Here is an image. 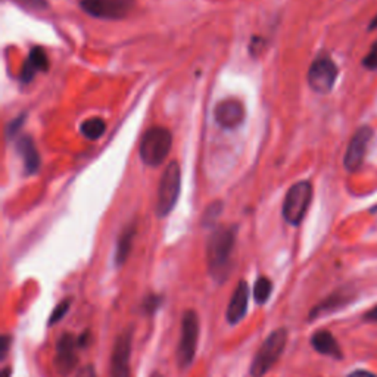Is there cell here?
<instances>
[{"instance_id": "6da1fadb", "label": "cell", "mask_w": 377, "mask_h": 377, "mask_svg": "<svg viewBox=\"0 0 377 377\" xmlns=\"http://www.w3.org/2000/svg\"><path fill=\"white\" fill-rule=\"evenodd\" d=\"M236 243L235 227L215 229L206 242V262L211 277L223 283L229 278L232 270V255Z\"/></svg>"}, {"instance_id": "7a4b0ae2", "label": "cell", "mask_w": 377, "mask_h": 377, "mask_svg": "<svg viewBox=\"0 0 377 377\" xmlns=\"http://www.w3.org/2000/svg\"><path fill=\"white\" fill-rule=\"evenodd\" d=\"M288 337L289 334L285 327L276 329L267 336V339L262 342L252 361L251 366L252 377H264L270 371V368L280 360L281 354L285 352L288 345Z\"/></svg>"}, {"instance_id": "3957f363", "label": "cell", "mask_w": 377, "mask_h": 377, "mask_svg": "<svg viewBox=\"0 0 377 377\" xmlns=\"http://www.w3.org/2000/svg\"><path fill=\"white\" fill-rule=\"evenodd\" d=\"M171 131L165 127H152L140 142V158L149 167H159L171 152Z\"/></svg>"}, {"instance_id": "277c9868", "label": "cell", "mask_w": 377, "mask_h": 377, "mask_svg": "<svg viewBox=\"0 0 377 377\" xmlns=\"http://www.w3.org/2000/svg\"><path fill=\"white\" fill-rule=\"evenodd\" d=\"M199 339V315L195 310H186L181 317L180 341L176 351V360L181 370L192 366Z\"/></svg>"}, {"instance_id": "5b68a950", "label": "cell", "mask_w": 377, "mask_h": 377, "mask_svg": "<svg viewBox=\"0 0 377 377\" xmlns=\"http://www.w3.org/2000/svg\"><path fill=\"white\" fill-rule=\"evenodd\" d=\"M313 201V184L307 180L295 183L283 201L281 215L291 225H299L304 221Z\"/></svg>"}, {"instance_id": "8992f818", "label": "cell", "mask_w": 377, "mask_h": 377, "mask_svg": "<svg viewBox=\"0 0 377 377\" xmlns=\"http://www.w3.org/2000/svg\"><path fill=\"white\" fill-rule=\"evenodd\" d=\"M181 191V169L177 161H171L165 171L162 173L159 187H158V199H157V215L159 218L167 217L174 210Z\"/></svg>"}, {"instance_id": "52a82bcc", "label": "cell", "mask_w": 377, "mask_h": 377, "mask_svg": "<svg viewBox=\"0 0 377 377\" xmlns=\"http://www.w3.org/2000/svg\"><path fill=\"white\" fill-rule=\"evenodd\" d=\"M337 65L333 62L332 58L329 56H320L317 58L307 74V81L308 86L320 94H327L332 91L334 87V83L337 80Z\"/></svg>"}, {"instance_id": "ba28073f", "label": "cell", "mask_w": 377, "mask_h": 377, "mask_svg": "<svg viewBox=\"0 0 377 377\" xmlns=\"http://www.w3.org/2000/svg\"><path fill=\"white\" fill-rule=\"evenodd\" d=\"M135 327H125L116 339L114 348L111 355V377H130V358L131 347H133Z\"/></svg>"}, {"instance_id": "9c48e42d", "label": "cell", "mask_w": 377, "mask_h": 377, "mask_svg": "<svg viewBox=\"0 0 377 377\" xmlns=\"http://www.w3.org/2000/svg\"><path fill=\"white\" fill-rule=\"evenodd\" d=\"M80 6L99 20H123L133 9L135 0H81Z\"/></svg>"}, {"instance_id": "30bf717a", "label": "cell", "mask_w": 377, "mask_h": 377, "mask_svg": "<svg viewBox=\"0 0 377 377\" xmlns=\"http://www.w3.org/2000/svg\"><path fill=\"white\" fill-rule=\"evenodd\" d=\"M371 139H373V128L370 125H363L355 131L348 143L347 152L344 157V167L347 171L355 173L358 168H361Z\"/></svg>"}, {"instance_id": "8fae6325", "label": "cell", "mask_w": 377, "mask_h": 377, "mask_svg": "<svg viewBox=\"0 0 377 377\" xmlns=\"http://www.w3.org/2000/svg\"><path fill=\"white\" fill-rule=\"evenodd\" d=\"M79 339L71 333H64L56 344L55 368L62 377H67L79 364Z\"/></svg>"}, {"instance_id": "7c38bea8", "label": "cell", "mask_w": 377, "mask_h": 377, "mask_svg": "<svg viewBox=\"0 0 377 377\" xmlns=\"http://www.w3.org/2000/svg\"><path fill=\"white\" fill-rule=\"evenodd\" d=\"M247 117L244 106L237 99H225L217 103L214 109V118L217 124L225 130H233L239 127Z\"/></svg>"}, {"instance_id": "4fadbf2b", "label": "cell", "mask_w": 377, "mask_h": 377, "mask_svg": "<svg viewBox=\"0 0 377 377\" xmlns=\"http://www.w3.org/2000/svg\"><path fill=\"white\" fill-rule=\"evenodd\" d=\"M354 298H355V292L351 288L347 286V288L337 289V291L332 292L326 299H323L322 303L317 304L310 311L308 320H310V322H313V320H317L318 317L327 315V314H332V313H334L337 310H341V308L347 307L349 303H352Z\"/></svg>"}, {"instance_id": "5bb4252c", "label": "cell", "mask_w": 377, "mask_h": 377, "mask_svg": "<svg viewBox=\"0 0 377 377\" xmlns=\"http://www.w3.org/2000/svg\"><path fill=\"white\" fill-rule=\"evenodd\" d=\"M248 303H249V286L244 280H240L232 295L227 311H225V318L229 325L236 326L244 318L248 313Z\"/></svg>"}, {"instance_id": "9a60e30c", "label": "cell", "mask_w": 377, "mask_h": 377, "mask_svg": "<svg viewBox=\"0 0 377 377\" xmlns=\"http://www.w3.org/2000/svg\"><path fill=\"white\" fill-rule=\"evenodd\" d=\"M311 347L322 355L330 356L333 360H342L344 354L341 347H339L336 337L329 330H317L311 336Z\"/></svg>"}, {"instance_id": "2e32d148", "label": "cell", "mask_w": 377, "mask_h": 377, "mask_svg": "<svg viewBox=\"0 0 377 377\" xmlns=\"http://www.w3.org/2000/svg\"><path fill=\"white\" fill-rule=\"evenodd\" d=\"M49 69V60L43 47L35 46L31 49L28 58L23 67L21 72V81L30 83L35 77L37 72H46Z\"/></svg>"}, {"instance_id": "e0dca14e", "label": "cell", "mask_w": 377, "mask_h": 377, "mask_svg": "<svg viewBox=\"0 0 377 377\" xmlns=\"http://www.w3.org/2000/svg\"><path fill=\"white\" fill-rule=\"evenodd\" d=\"M16 150H18V154L23 157L27 174H34L39 171L40 155H39V150H37L34 145V140L30 136H23L20 140H18Z\"/></svg>"}, {"instance_id": "ac0fdd59", "label": "cell", "mask_w": 377, "mask_h": 377, "mask_svg": "<svg viewBox=\"0 0 377 377\" xmlns=\"http://www.w3.org/2000/svg\"><path fill=\"white\" fill-rule=\"evenodd\" d=\"M135 237H136V224L131 223L121 232L117 240V249H116V257H114L117 267H123L125 264L131 252V248H133Z\"/></svg>"}, {"instance_id": "d6986e66", "label": "cell", "mask_w": 377, "mask_h": 377, "mask_svg": "<svg viewBox=\"0 0 377 377\" xmlns=\"http://www.w3.org/2000/svg\"><path fill=\"white\" fill-rule=\"evenodd\" d=\"M81 133L86 139L89 140H98L103 136V133L106 131V124L102 118L99 117H93L89 118L86 121H83L81 124Z\"/></svg>"}, {"instance_id": "ffe728a7", "label": "cell", "mask_w": 377, "mask_h": 377, "mask_svg": "<svg viewBox=\"0 0 377 377\" xmlns=\"http://www.w3.org/2000/svg\"><path fill=\"white\" fill-rule=\"evenodd\" d=\"M271 293H273V281L266 276H259L254 286V299L257 305H266Z\"/></svg>"}, {"instance_id": "44dd1931", "label": "cell", "mask_w": 377, "mask_h": 377, "mask_svg": "<svg viewBox=\"0 0 377 377\" xmlns=\"http://www.w3.org/2000/svg\"><path fill=\"white\" fill-rule=\"evenodd\" d=\"M223 208H224V203L221 201H215L213 203L208 205V208L205 210L203 215H202V225L203 227H214L217 220L220 218L221 213H223Z\"/></svg>"}, {"instance_id": "7402d4cb", "label": "cell", "mask_w": 377, "mask_h": 377, "mask_svg": "<svg viewBox=\"0 0 377 377\" xmlns=\"http://www.w3.org/2000/svg\"><path fill=\"white\" fill-rule=\"evenodd\" d=\"M71 304H72V299H71V298H65V299L61 300V303H60L58 305L55 307V310H53L52 314H50L49 323H47L49 327H52V326H55L56 323H60V322H61V320L68 314V311H69V308H71Z\"/></svg>"}, {"instance_id": "603a6c76", "label": "cell", "mask_w": 377, "mask_h": 377, "mask_svg": "<svg viewBox=\"0 0 377 377\" xmlns=\"http://www.w3.org/2000/svg\"><path fill=\"white\" fill-rule=\"evenodd\" d=\"M164 303V298L161 295H157V293H149L142 303V311L143 314L146 315H154L162 305Z\"/></svg>"}, {"instance_id": "cb8c5ba5", "label": "cell", "mask_w": 377, "mask_h": 377, "mask_svg": "<svg viewBox=\"0 0 377 377\" xmlns=\"http://www.w3.org/2000/svg\"><path fill=\"white\" fill-rule=\"evenodd\" d=\"M363 65L364 68L371 69V71L377 69V42L371 46L370 52L366 55V58L363 60Z\"/></svg>"}, {"instance_id": "d4e9b609", "label": "cell", "mask_w": 377, "mask_h": 377, "mask_svg": "<svg viewBox=\"0 0 377 377\" xmlns=\"http://www.w3.org/2000/svg\"><path fill=\"white\" fill-rule=\"evenodd\" d=\"M26 118H27L26 114H23V116H20L18 118H15L13 121H11L9 125H8V128H6V136H8V137H13V136L18 133V131L21 130V127H23Z\"/></svg>"}, {"instance_id": "484cf974", "label": "cell", "mask_w": 377, "mask_h": 377, "mask_svg": "<svg viewBox=\"0 0 377 377\" xmlns=\"http://www.w3.org/2000/svg\"><path fill=\"white\" fill-rule=\"evenodd\" d=\"M18 4L23 5L24 8H30L34 11H40L47 8V0H16Z\"/></svg>"}, {"instance_id": "4316f807", "label": "cell", "mask_w": 377, "mask_h": 377, "mask_svg": "<svg viewBox=\"0 0 377 377\" xmlns=\"http://www.w3.org/2000/svg\"><path fill=\"white\" fill-rule=\"evenodd\" d=\"M75 377H98L96 374V368H94L93 364H87L84 367H81L77 374H75Z\"/></svg>"}, {"instance_id": "83f0119b", "label": "cell", "mask_w": 377, "mask_h": 377, "mask_svg": "<svg viewBox=\"0 0 377 377\" xmlns=\"http://www.w3.org/2000/svg\"><path fill=\"white\" fill-rule=\"evenodd\" d=\"M364 322H367V323H377V304L364 314Z\"/></svg>"}, {"instance_id": "f1b7e54d", "label": "cell", "mask_w": 377, "mask_h": 377, "mask_svg": "<svg viewBox=\"0 0 377 377\" xmlns=\"http://www.w3.org/2000/svg\"><path fill=\"white\" fill-rule=\"evenodd\" d=\"M348 377H377L374 373L367 371V370H355L348 374Z\"/></svg>"}, {"instance_id": "f546056e", "label": "cell", "mask_w": 377, "mask_h": 377, "mask_svg": "<svg viewBox=\"0 0 377 377\" xmlns=\"http://www.w3.org/2000/svg\"><path fill=\"white\" fill-rule=\"evenodd\" d=\"M9 345H11V337L9 336H4L2 337V351H0V354H2V358L6 356Z\"/></svg>"}, {"instance_id": "4dcf8cb0", "label": "cell", "mask_w": 377, "mask_h": 377, "mask_svg": "<svg viewBox=\"0 0 377 377\" xmlns=\"http://www.w3.org/2000/svg\"><path fill=\"white\" fill-rule=\"evenodd\" d=\"M377 28V15L373 18V21L370 23V26H368V30L371 31V30H376Z\"/></svg>"}, {"instance_id": "1f68e13d", "label": "cell", "mask_w": 377, "mask_h": 377, "mask_svg": "<svg viewBox=\"0 0 377 377\" xmlns=\"http://www.w3.org/2000/svg\"><path fill=\"white\" fill-rule=\"evenodd\" d=\"M149 377H165V376H164V374H162L161 371H154V373H152V374H150Z\"/></svg>"}, {"instance_id": "d6a6232c", "label": "cell", "mask_w": 377, "mask_h": 377, "mask_svg": "<svg viewBox=\"0 0 377 377\" xmlns=\"http://www.w3.org/2000/svg\"><path fill=\"white\" fill-rule=\"evenodd\" d=\"M4 377H9V368H6V370H5V373H4Z\"/></svg>"}]
</instances>
